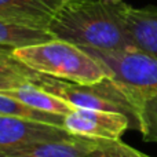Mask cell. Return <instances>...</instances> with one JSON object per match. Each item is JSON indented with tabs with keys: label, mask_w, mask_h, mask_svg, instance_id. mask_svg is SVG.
Masks as SVG:
<instances>
[{
	"label": "cell",
	"mask_w": 157,
	"mask_h": 157,
	"mask_svg": "<svg viewBox=\"0 0 157 157\" xmlns=\"http://www.w3.org/2000/svg\"><path fill=\"white\" fill-rule=\"evenodd\" d=\"M59 40L97 50L134 47L121 15V3L109 0H63L48 25Z\"/></svg>",
	"instance_id": "6da1fadb"
},
{
	"label": "cell",
	"mask_w": 157,
	"mask_h": 157,
	"mask_svg": "<svg viewBox=\"0 0 157 157\" xmlns=\"http://www.w3.org/2000/svg\"><path fill=\"white\" fill-rule=\"evenodd\" d=\"M13 54L24 65L39 73L71 83L91 86L110 78L105 66L84 48L59 39L15 48Z\"/></svg>",
	"instance_id": "7a4b0ae2"
},
{
	"label": "cell",
	"mask_w": 157,
	"mask_h": 157,
	"mask_svg": "<svg viewBox=\"0 0 157 157\" xmlns=\"http://www.w3.org/2000/svg\"><path fill=\"white\" fill-rule=\"evenodd\" d=\"M30 83L50 94L57 95L76 109H101L125 114L131 120L132 130L138 131V110L135 105L125 90L112 78H105L101 83L91 86H83L35 71Z\"/></svg>",
	"instance_id": "3957f363"
},
{
	"label": "cell",
	"mask_w": 157,
	"mask_h": 157,
	"mask_svg": "<svg viewBox=\"0 0 157 157\" xmlns=\"http://www.w3.org/2000/svg\"><path fill=\"white\" fill-rule=\"evenodd\" d=\"M81 48L105 66L109 77L125 90L136 110L144 101L157 97V58L135 47L124 50Z\"/></svg>",
	"instance_id": "277c9868"
},
{
	"label": "cell",
	"mask_w": 157,
	"mask_h": 157,
	"mask_svg": "<svg viewBox=\"0 0 157 157\" xmlns=\"http://www.w3.org/2000/svg\"><path fill=\"white\" fill-rule=\"evenodd\" d=\"M63 128L75 136L99 141H119L131 128L125 114L101 109H75L63 117Z\"/></svg>",
	"instance_id": "5b68a950"
},
{
	"label": "cell",
	"mask_w": 157,
	"mask_h": 157,
	"mask_svg": "<svg viewBox=\"0 0 157 157\" xmlns=\"http://www.w3.org/2000/svg\"><path fill=\"white\" fill-rule=\"evenodd\" d=\"M76 138L63 127L19 117L0 116V149L22 146L33 142Z\"/></svg>",
	"instance_id": "8992f818"
},
{
	"label": "cell",
	"mask_w": 157,
	"mask_h": 157,
	"mask_svg": "<svg viewBox=\"0 0 157 157\" xmlns=\"http://www.w3.org/2000/svg\"><path fill=\"white\" fill-rule=\"evenodd\" d=\"M102 141L76 136L61 141H43L0 149V157H88Z\"/></svg>",
	"instance_id": "52a82bcc"
},
{
	"label": "cell",
	"mask_w": 157,
	"mask_h": 157,
	"mask_svg": "<svg viewBox=\"0 0 157 157\" xmlns=\"http://www.w3.org/2000/svg\"><path fill=\"white\" fill-rule=\"evenodd\" d=\"M121 15L132 46L157 58V7L136 8L123 2Z\"/></svg>",
	"instance_id": "ba28073f"
},
{
	"label": "cell",
	"mask_w": 157,
	"mask_h": 157,
	"mask_svg": "<svg viewBox=\"0 0 157 157\" xmlns=\"http://www.w3.org/2000/svg\"><path fill=\"white\" fill-rule=\"evenodd\" d=\"M63 0H0V19L47 28Z\"/></svg>",
	"instance_id": "9c48e42d"
},
{
	"label": "cell",
	"mask_w": 157,
	"mask_h": 157,
	"mask_svg": "<svg viewBox=\"0 0 157 157\" xmlns=\"http://www.w3.org/2000/svg\"><path fill=\"white\" fill-rule=\"evenodd\" d=\"M0 94L8 95L17 101H21L22 103L36 109L39 112L50 114H57V116L65 117L71 112H73L76 108L68 103L66 101L58 98L57 95H52L50 92L41 90L40 87L35 86L32 83H26L21 87H17L13 90H6Z\"/></svg>",
	"instance_id": "30bf717a"
},
{
	"label": "cell",
	"mask_w": 157,
	"mask_h": 157,
	"mask_svg": "<svg viewBox=\"0 0 157 157\" xmlns=\"http://www.w3.org/2000/svg\"><path fill=\"white\" fill-rule=\"evenodd\" d=\"M57 39L47 28L0 19V47L22 48Z\"/></svg>",
	"instance_id": "8fae6325"
},
{
	"label": "cell",
	"mask_w": 157,
	"mask_h": 157,
	"mask_svg": "<svg viewBox=\"0 0 157 157\" xmlns=\"http://www.w3.org/2000/svg\"><path fill=\"white\" fill-rule=\"evenodd\" d=\"M35 71L18 61L11 48L0 47V92L30 83Z\"/></svg>",
	"instance_id": "7c38bea8"
},
{
	"label": "cell",
	"mask_w": 157,
	"mask_h": 157,
	"mask_svg": "<svg viewBox=\"0 0 157 157\" xmlns=\"http://www.w3.org/2000/svg\"><path fill=\"white\" fill-rule=\"evenodd\" d=\"M0 116H10L19 117V119L35 120V121L47 123L52 125L63 127V117L57 114H50L44 112H39L30 106L22 103L21 101H17L8 95L0 94Z\"/></svg>",
	"instance_id": "4fadbf2b"
},
{
	"label": "cell",
	"mask_w": 157,
	"mask_h": 157,
	"mask_svg": "<svg viewBox=\"0 0 157 157\" xmlns=\"http://www.w3.org/2000/svg\"><path fill=\"white\" fill-rule=\"evenodd\" d=\"M88 157H152L130 145L119 141H102L99 147L94 150Z\"/></svg>",
	"instance_id": "5bb4252c"
},
{
	"label": "cell",
	"mask_w": 157,
	"mask_h": 157,
	"mask_svg": "<svg viewBox=\"0 0 157 157\" xmlns=\"http://www.w3.org/2000/svg\"><path fill=\"white\" fill-rule=\"evenodd\" d=\"M109 2H112V3H123V0H109Z\"/></svg>",
	"instance_id": "9a60e30c"
}]
</instances>
